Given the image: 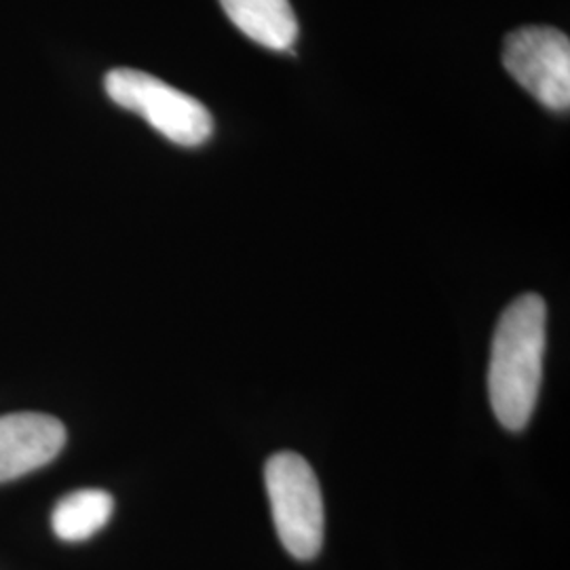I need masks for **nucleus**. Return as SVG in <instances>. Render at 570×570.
<instances>
[{
	"label": "nucleus",
	"mask_w": 570,
	"mask_h": 570,
	"mask_svg": "<svg viewBox=\"0 0 570 570\" xmlns=\"http://www.w3.org/2000/svg\"><path fill=\"white\" fill-rule=\"evenodd\" d=\"M548 306L537 294L515 298L501 315L490 351L489 397L499 423L522 431L537 407L543 355H546Z\"/></svg>",
	"instance_id": "nucleus-1"
},
{
	"label": "nucleus",
	"mask_w": 570,
	"mask_h": 570,
	"mask_svg": "<svg viewBox=\"0 0 570 570\" xmlns=\"http://www.w3.org/2000/svg\"><path fill=\"white\" fill-rule=\"evenodd\" d=\"M271 513L285 550L296 560H313L324 546V499L317 475L296 452H277L265 465Z\"/></svg>",
	"instance_id": "nucleus-2"
},
{
	"label": "nucleus",
	"mask_w": 570,
	"mask_h": 570,
	"mask_svg": "<svg viewBox=\"0 0 570 570\" xmlns=\"http://www.w3.org/2000/svg\"><path fill=\"white\" fill-rule=\"evenodd\" d=\"M104 87L112 102L140 115L169 142L193 148L212 138L214 119L204 104L153 75L117 68L106 75Z\"/></svg>",
	"instance_id": "nucleus-3"
},
{
	"label": "nucleus",
	"mask_w": 570,
	"mask_h": 570,
	"mask_svg": "<svg viewBox=\"0 0 570 570\" xmlns=\"http://www.w3.org/2000/svg\"><path fill=\"white\" fill-rule=\"evenodd\" d=\"M503 66L539 102L553 112L570 106L569 37L550 26H527L508 35Z\"/></svg>",
	"instance_id": "nucleus-4"
},
{
	"label": "nucleus",
	"mask_w": 570,
	"mask_h": 570,
	"mask_svg": "<svg viewBox=\"0 0 570 570\" xmlns=\"http://www.w3.org/2000/svg\"><path fill=\"white\" fill-rule=\"evenodd\" d=\"M66 444L58 419L39 412L0 416V484L49 465Z\"/></svg>",
	"instance_id": "nucleus-5"
},
{
	"label": "nucleus",
	"mask_w": 570,
	"mask_h": 570,
	"mask_svg": "<svg viewBox=\"0 0 570 570\" xmlns=\"http://www.w3.org/2000/svg\"><path fill=\"white\" fill-rule=\"evenodd\" d=\"M220 4L247 39L275 51L294 47L298 23L289 0H220Z\"/></svg>",
	"instance_id": "nucleus-6"
},
{
	"label": "nucleus",
	"mask_w": 570,
	"mask_h": 570,
	"mask_svg": "<svg viewBox=\"0 0 570 570\" xmlns=\"http://www.w3.org/2000/svg\"><path fill=\"white\" fill-rule=\"evenodd\" d=\"M115 501L106 490H77L61 499L51 513V529L68 543H81L108 524Z\"/></svg>",
	"instance_id": "nucleus-7"
}]
</instances>
